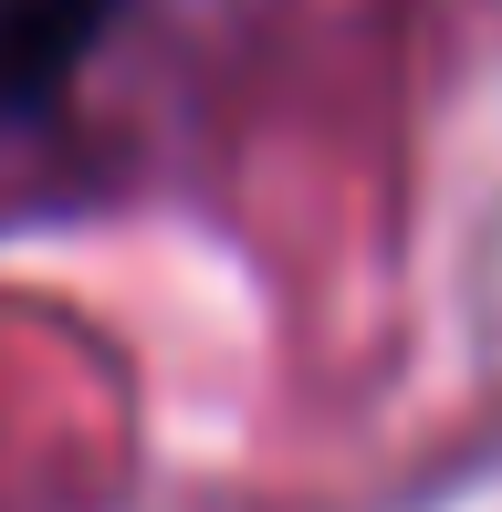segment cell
<instances>
[{
  "label": "cell",
  "instance_id": "obj_1",
  "mask_svg": "<svg viewBox=\"0 0 502 512\" xmlns=\"http://www.w3.org/2000/svg\"><path fill=\"white\" fill-rule=\"evenodd\" d=\"M105 21H116V0H0V126L53 105Z\"/></svg>",
  "mask_w": 502,
  "mask_h": 512
}]
</instances>
